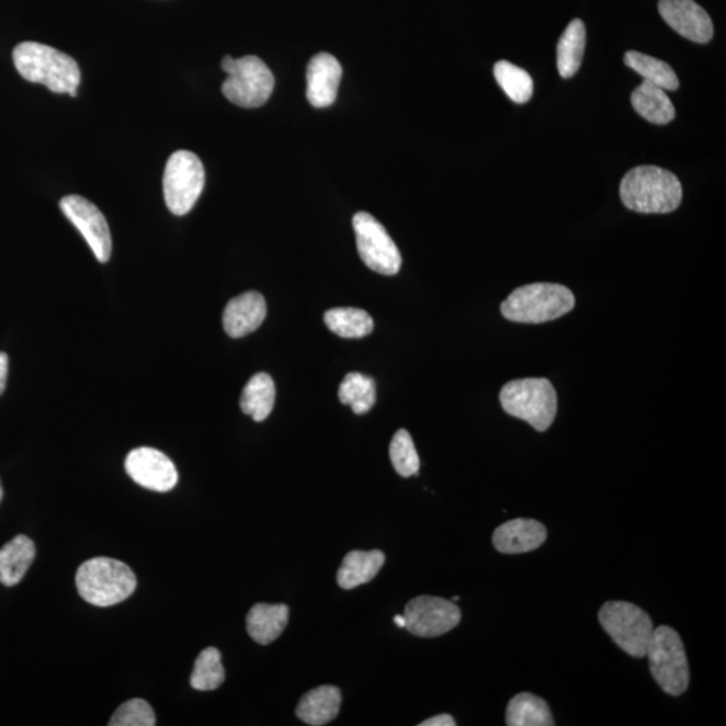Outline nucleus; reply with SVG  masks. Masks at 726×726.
I'll list each match as a JSON object with an SVG mask.
<instances>
[{"label":"nucleus","mask_w":726,"mask_h":726,"mask_svg":"<svg viewBox=\"0 0 726 726\" xmlns=\"http://www.w3.org/2000/svg\"><path fill=\"white\" fill-rule=\"evenodd\" d=\"M77 591L87 603L111 606L135 592L138 581L127 564L115 558L97 557L81 564L76 575Z\"/></svg>","instance_id":"20e7f679"},{"label":"nucleus","mask_w":726,"mask_h":726,"mask_svg":"<svg viewBox=\"0 0 726 726\" xmlns=\"http://www.w3.org/2000/svg\"><path fill=\"white\" fill-rule=\"evenodd\" d=\"M660 16L683 38L707 44L713 38V22L694 0H659Z\"/></svg>","instance_id":"4468645a"},{"label":"nucleus","mask_w":726,"mask_h":726,"mask_svg":"<svg viewBox=\"0 0 726 726\" xmlns=\"http://www.w3.org/2000/svg\"><path fill=\"white\" fill-rule=\"evenodd\" d=\"M404 616L410 634L420 638H436L461 623L462 612L452 600L419 597L409 601Z\"/></svg>","instance_id":"9b49d317"},{"label":"nucleus","mask_w":726,"mask_h":726,"mask_svg":"<svg viewBox=\"0 0 726 726\" xmlns=\"http://www.w3.org/2000/svg\"><path fill=\"white\" fill-rule=\"evenodd\" d=\"M276 388L270 374L258 373L242 390L240 407L243 413L261 422L270 418L275 407Z\"/></svg>","instance_id":"5701e85b"},{"label":"nucleus","mask_w":726,"mask_h":726,"mask_svg":"<svg viewBox=\"0 0 726 726\" xmlns=\"http://www.w3.org/2000/svg\"><path fill=\"white\" fill-rule=\"evenodd\" d=\"M384 564L385 555L381 551L350 552L338 570V586L349 591V589L366 585L378 575Z\"/></svg>","instance_id":"412c9836"},{"label":"nucleus","mask_w":726,"mask_h":726,"mask_svg":"<svg viewBox=\"0 0 726 726\" xmlns=\"http://www.w3.org/2000/svg\"><path fill=\"white\" fill-rule=\"evenodd\" d=\"M338 396L355 415H365L376 404V384L365 374L349 373L339 386Z\"/></svg>","instance_id":"cd10ccee"},{"label":"nucleus","mask_w":726,"mask_h":726,"mask_svg":"<svg viewBox=\"0 0 726 726\" xmlns=\"http://www.w3.org/2000/svg\"><path fill=\"white\" fill-rule=\"evenodd\" d=\"M8 374H9V356L5 353L0 351V396L3 395L5 390V384H8Z\"/></svg>","instance_id":"72a5a7b5"},{"label":"nucleus","mask_w":726,"mask_h":726,"mask_svg":"<svg viewBox=\"0 0 726 726\" xmlns=\"http://www.w3.org/2000/svg\"><path fill=\"white\" fill-rule=\"evenodd\" d=\"M506 725L509 726H553L549 705L532 693L517 694L506 711Z\"/></svg>","instance_id":"393cba45"},{"label":"nucleus","mask_w":726,"mask_h":726,"mask_svg":"<svg viewBox=\"0 0 726 726\" xmlns=\"http://www.w3.org/2000/svg\"><path fill=\"white\" fill-rule=\"evenodd\" d=\"M587 30L585 22L574 20L565 29L557 45V68L563 79H570L579 71L585 56Z\"/></svg>","instance_id":"b1692460"},{"label":"nucleus","mask_w":726,"mask_h":726,"mask_svg":"<svg viewBox=\"0 0 726 726\" xmlns=\"http://www.w3.org/2000/svg\"><path fill=\"white\" fill-rule=\"evenodd\" d=\"M35 558V545L26 535H16L0 549V582L20 585Z\"/></svg>","instance_id":"aec40b11"},{"label":"nucleus","mask_w":726,"mask_h":726,"mask_svg":"<svg viewBox=\"0 0 726 726\" xmlns=\"http://www.w3.org/2000/svg\"><path fill=\"white\" fill-rule=\"evenodd\" d=\"M624 64L645 77V81L662 88L663 91H677L680 88V80H678L676 71L668 63L660 61L658 58L631 50L624 56Z\"/></svg>","instance_id":"bb28decb"},{"label":"nucleus","mask_w":726,"mask_h":726,"mask_svg":"<svg viewBox=\"0 0 726 726\" xmlns=\"http://www.w3.org/2000/svg\"><path fill=\"white\" fill-rule=\"evenodd\" d=\"M646 657L651 674L665 693L678 697L687 692L690 671L681 636L669 626L654 628Z\"/></svg>","instance_id":"0eeeda50"},{"label":"nucleus","mask_w":726,"mask_h":726,"mask_svg":"<svg viewBox=\"0 0 726 726\" xmlns=\"http://www.w3.org/2000/svg\"><path fill=\"white\" fill-rule=\"evenodd\" d=\"M393 621H395L397 627L406 628L407 626L406 616L404 615H396L395 619H393Z\"/></svg>","instance_id":"f704fd0d"},{"label":"nucleus","mask_w":726,"mask_h":726,"mask_svg":"<svg viewBox=\"0 0 726 726\" xmlns=\"http://www.w3.org/2000/svg\"><path fill=\"white\" fill-rule=\"evenodd\" d=\"M621 198L629 211L666 214L680 207L682 184L672 172L657 166H638L624 175Z\"/></svg>","instance_id":"f03ea898"},{"label":"nucleus","mask_w":726,"mask_h":726,"mask_svg":"<svg viewBox=\"0 0 726 726\" xmlns=\"http://www.w3.org/2000/svg\"><path fill=\"white\" fill-rule=\"evenodd\" d=\"M506 413L526 421L535 431L549 430L557 415V392L549 379L510 381L499 395Z\"/></svg>","instance_id":"39448f33"},{"label":"nucleus","mask_w":726,"mask_h":726,"mask_svg":"<svg viewBox=\"0 0 726 726\" xmlns=\"http://www.w3.org/2000/svg\"><path fill=\"white\" fill-rule=\"evenodd\" d=\"M342 695L336 687H319L303 695L296 716L311 726L329 724L341 710Z\"/></svg>","instance_id":"6ab92c4d"},{"label":"nucleus","mask_w":726,"mask_h":726,"mask_svg":"<svg viewBox=\"0 0 726 726\" xmlns=\"http://www.w3.org/2000/svg\"><path fill=\"white\" fill-rule=\"evenodd\" d=\"M59 206L69 222L84 236L98 261L106 263L111 259L112 238L104 214L91 201L80 195L64 196Z\"/></svg>","instance_id":"f8f14e48"},{"label":"nucleus","mask_w":726,"mask_h":726,"mask_svg":"<svg viewBox=\"0 0 726 726\" xmlns=\"http://www.w3.org/2000/svg\"><path fill=\"white\" fill-rule=\"evenodd\" d=\"M547 537L543 523L531 518H517L497 528L492 535V544L504 555H520L538 549Z\"/></svg>","instance_id":"dca6fc26"},{"label":"nucleus","mask_w":726,"mask_h":726,"mask_svg":"<svg viewBox=\"0 0 726 726\" xmlns=\"http://www.w3.org/2000/svg\"><path fill=\"white\" fill-rule=\"evenodd\" d=\"M14 65L23 79L43 84L53 93L77 97L81 82L79 65L55 47L38 43H22L13 52Z\"/></svg>","instance_id":"f257e3e1"},{"label":"nucleus","mask_w":726,"mask_h":726,"mask_svg":"<svg viewBox=\"0 0 726 726\" xmlns=\"http://www.w3.org/2000/svg\"><path fill=\"white\" fill-rule=\"evenodd\" d=\"M222 67L228 77L223 84L226 99L242 109H259L270 100L275 77L263 59L256 56L231 58L226 56Z\"/></svg>","instance_id":"423d86ee"},{"label":"nucleus","mask_w":726,"mask_h":726,"mask_svg":"<svg viewBox=\"0 0 726 726\" xmlns=\"http://www.w3.org/2000/svg\"><path fill=\"white\" fill-rule=\"evenodd\" d=\"M325 324L331 332L347 339H360L371 334L374 321L360 308H332L325 314Z\"/></svg>","instance_id":"a878e982"},{"label":"nucleus","mask_w":726,"mask_h":726,"mask_svg":"<svg viewBox=\"0 0 726 726\" xmlns=\"http://www.w3.org/2000/svg\"><path fill=\"white\" fill-rule=\"evenodd\" d=\"M460 599H461L460 597H455L454 599H452V601H454V603H455V601H457Z\"/></svg>","instance_id":"e433bc0d"},{"label":"nucleus","mask_w":726,"mask_h":726,"mask_svg":"<svg viewBox=\"0 0 726 726\" xmlns=\"http://www.w3.org/2000/svg\"><path fill=\"white\" fill-rule=\"evenodd\" d=\"M353 228L363 263L379 275H397L402 264L401 253L384 226L371 214L360 212L353 218Z\"/></svg>","instance_id":"9d476101"},{"label":"nucleus","mask_w":726,"mask_h":726,"mask_svg":"<svg viewBox=\"0 0 726 726\" xmlns=\"http://www.w3.org/2000/svg\"><path fill=\"white\" fill-rule=\"evenodd\" d=\"M266 317L264 296L246 293L234 297L225 307L223 324L226 334L242 338L259 329Z\"/></svg>","instance_id":"f3484780"},{"label":"nucleus","mask_w":726,"mask_h":726,"mask_svg":"<svg viewBox=\"0 0 726 726\" xmlns=\"http://www.w3.org/2000/svg\"><path fill=\"white\" fill-rule=\"evenodd\" d=\"M288 619L290 610L287 605L256 604L247 616L248 634L259 645H270L287 627Z\"/></svg>","instance_id":"a211bd4d"},{"label":"nucleus","mask_w":726,"mask_h":726,"mask_svg":"<svg viewBox=\"0 0 726 726\" xmlns=\"http://www.w3.org/2000/svg\"><path fill=\"white\" fill-rule=\"evenodd\" d=\"M126 472L135 484L151 491L168 492L178 484L175 464L163 452L150 447L131 451Z\"/></svg>","instance_id":"ddd939ff"},{"label":"nucleus","mask_w":726,"mask_h":726,"mask_svg":"<svg viewBox=\"0 0 726 726\" xmlns=\"http://www.w3.org/2000/svg\"><path fill=\"white\" fill-rule=\"evenodd\" d=\"M3 498V489H2V484H0V502H2Z\"/></svg>","instance_id":"c9c22d12"},{"label":"nucleus","mask_w":726,"mask_h":726,"mask_svg":"<svg viewBox=\"0 0 726 726\" xmlns=\"http://www.w3.org/2000/svg\"><path fill=\"white\" fill-rule=\"evenodd\" d=\"M343 70L329 53H320L308 64L307 99L315 109H326L336 103Z\"/></svg>","instance_id":"2eb2a0df"},{"label":"nucleus","mask_w":726,"mask_h":726,"mask_svg":"<svg viewBox=\"0 0 726 726\" xmlns=\"http://www.w3.org/2000/svg\"><path fill=\"white\" fill-rule=\"evenodd\" d=\"M157 717L148 702L140 699L129 700L117 707L113 714L111 726H154Z\"/></svg>","instance_id":"2f4dec72"},{"label":"nucleus","mask_w":726,"mask_h":726,"mask_svg":"<svg viewBox=\"0 0 726 726\" xmlns=\"http://www.w3.org/2000/svg\"><path fill=\"white\" fill-rule=\"evenodd\" d=\"M575 305L572 291L564 285L535 283L514 290L502 303L501 313L515 324L540 325L564 317Z\"/></svg>","instance_id":"7ed1b4c3"},{"label":"nucleus","mask_w":726,"mask_h":726,"mask_svg":"<svg viewBox=\"0 0 726 726\" xmlns=\"http://www.w3.org/2000/svg\"><path fill=\"white\" fill-rule=\"evenodd\" d=\"M205 186V169L201 159L190 151H177L166 163L163 193L166 205L175 216L193 209Z\"/></svg>","instance_id":"1a4fd4ad"},{"label":"nucleus","mask_w":726,"mask_h":726,"mask_svg":"<svg viewBox=\"0 0 726 726\" xmlns=\"http://www.w3.org/2000/svg\"><path fill=\"white\" fill-rule=\"evenodd\" d=\"M455 719L454 717L450 716V714H439V716H434L432 718L426 719V722H422L420 726H455Z\"/></svg>","instance_id":"473e14b6"},{"label":"nucleus","mask_w":726,"mask_h":726,"mask_svg":"<svg viewBox=\"0 0 726 726\" xmlns=\"http://www.w3.org/2000/svg\"><path fill=\"white\" fill-rule=\"evenodd\" d=\"M494 76L503 92L517 104L528 103L533 97L534 84L526 70L509 61H499L494 67Z\"/></svg>","instance_id":"c756f323"},{"label":"nucleus","mask_w":726,"mask_h":726,"mask_svg":"<svg viewBox=\"0 0 726 726\" xmlns=\"http://www.w3.org/2000/svg\"><path fill=\"white\" fill-rule=\"evenodd\" d=\"M601 627L628 656L646 657L654 624L638 605L627 601H606L599 611Z\"/></svg>","instance_id":"6e6552de"},{"label":"nucleus","mask_w":726,"mask_h":726,"mask_svg":"<svg viewBox=\"0 0 726 726\" xmlns=\"http://www.w3.org/2000/svg\"><path fill=\"white\" fill-rule=\"evenodd\" d=\"M390 461L398 475L404 478L416 475L420 469V457L412 436L407 430L396 432L389 449Z\"/></svg>","instance_id":"7c9ffc66"},{"label":"nucleus","mask_w":726,"mask_h":726,"mask_svg":"<svg viewBox=\"0 0 726 726\" xmlns=\"http://www.w3.org/2000/svg\"><path fill=\"white\" fill-rule=\"evenodd\" d=\"M631 103L647 122L663 126V124L674 121L676 109L668 93L651 82L645 81L636 88L631 97Z\"/></svg>","instance_id":"4be33fe9"},{"label":"nucleus","mask_w":726,"mask_h":726,"mask_svg":"<svg viewBox=\"0 0 726 726\" xmlns=\"http://www.w3.org/2000/svg\"><path fill=\"white\" fill-rule=\"evenodd\" d=\"M225 681V670L222 662V653L214 647H207L195 659L194 670L190 677V684L200 692L216 690Z\"/></svg>","instance_id":"c85d7f7f"}]
</instances>
